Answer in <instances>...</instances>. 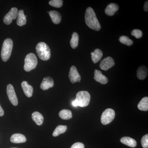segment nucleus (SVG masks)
I'll return each instance as SVG.
<instances>
[{"label":"nucleus","instance_id":"nucleus-1","mask_svg":"<svg viewBox=\"0 0 148 148\" xmlns=\"http://www.w3.org/2000/svg\"><path fill=\"white\" fill-rule=\"evenodd\" d=\"M85 20L88 27L92 30L100 31L101 26L93 9L88 8L85 14Z\"/></svg>","mask_w":148,"mask_h":148},{"label":"nucleus","instance_id":"nucleus-2","mask_svg":"<svg viewBox=\"0 0 148 148\" xmlns=\"http://www.w3.org/2000/svg\"><path fill=\"white\" fill-rule=\"evenodd\" d=\"M90 99V95L88 91H79L77 93L76 97L72 103V105L74 107H86L89 105Z\"/></svg>","mask_w":148,"mask_h":148},{"label":"nucleus","instance_id":"nucleus-3","mask_svg":"<svg viewBox=\"0 0 148 148\" xmlns=\"http://www.w3.org/2000/svg\"><path fill=\"white\" fill-rule=\"evenodd\" d=\"M36 50L38 56L43 61H47L50 58V49L45 43H38L36 47Z\"/></svg>","mask_w":148,"mask_h":148},{"label":"nucleus","instance_id":"nucleus-4","mask_svg":"<svg viewBox=\"0 0 148 148\" xmlns=\"http://www.w3.org/2000/svg\"><path fill=\"white\" fill-rule=\"evenodd\" d=\"M13 46V41L10 38H7L3 42L1 52V57L4 62H6L10 57Z\"/></svg>","mask_w":148,"mask_h":148},{"label":"nucleus","instance_id":"nucleus-5","mask_svg":"<svg viewBox=\"0 0 148 148\" xmlns=\"http://www.w3.org/2000/svg\"><path fill=\"white\" fill-rule=\"evenodd\" d=\"M38 64V59L34 53H29L26 56L24 60V70L29 72L36 68Z\"/></svg>","mask_w":148,"mask_h":148},{"label":"nucleus","instance_id":"nucleus-6","mask_svg":"<svg viewBox=\"0 0 148 148\" xmlns=\"http://www.w3.org/2000/svg\"><path fill=\"white\" fill-rule=\"evenodd\" d=\"M115 116V113L113 109L108 108L103 112L101 117L102 124L106 125L112 121Z\"/></svg>","mask_w":148,"mask_h":148},{"label":"nucleus","instance_id":"nucleus-7","mask_svg":"<svg viewBox=\"0 0 148 148\" xmlns=\"http://www.w3.org/2000/svg\"><path fill=\"white\" fill-rule=\"evenodd\" d=\"M7 93L12 104L14 106H17L18 104V99L12 85L9 84L7 86Z\"/></svg>","mask_w":148,"mask_h":148},{"label":"nucleus","instance_id":"nucleus-8","mask_svg":"<svg viewBox=\"0 0 148 148\" xmlns=\"http://www.w3.org/2000/svg\"><path fill=\"white\" fill-rule=\"evenodd\" d=\"M18 13V9L16 8H12L7 14L3 18V22L7 25H9L12 20L16 19Z\"/></svg>","mask_w":148,"mask_h":148},{"label":"nucleus","instance_id":"nucleus-9","mask_svg":"<svg viewBox=\"0 0 148 148\" xmlns=\"http://www.w3.org/2000/svg\"><path fill=\"white\" fill-rule=\"evenodd\" d=\"M69 77L72 83L74 84L76 82H80L81 77L75 66H72L70 69Z\"/></svg>","mask_w":148,"mask_h":148},{"label":"nucleus","instance_id":"nucleus-10","mask_svg":"<svg viewBox=\"0 0 148 148\" xmlns=\"http://www.w3.org/2000/svg\"><path fill=\"white\" fill-rule=\"evenodd\" d=\"M115 62L114 59L112 57L109 56L104 58L101 61L100 67L101 69L107 71L114 66Z\"/></svg>","mask_w":148,"mask_h":148},{"label":"nucleus","instance_id":"nucleus-11","mask_svg":"<svg viewBox=\"0 0 148 148\" xmlns=\"http://www.w3.org/2000/svg\"><path fill=\"white\" fill-rule=\"evenodd\" d=\"M94 79L102 84H106L108 82V78L102 74L101 71L95 70L94 71Z\"/></svg>","mask_w":148,"mask_h":148},{"label":"nucleus","instance_id":"nucleus-12","mask_svg":"<svg viewBox=\"0 0 148 148\" xmlns=\"http://www.w3.org/2000/svg\"><path fill=\"white\" fill-rule=\"evenodd\" d=\"M54 82L50 77H45L43 79L40 84V88L43 90H47L50 88L53 87Z\"/></svg>","mask_w":148,"mask_h":148},{"label":"nucleus","instance_id":"nucleus-13","mask_svg":"<svg viewBox=\"0 0 148 148\" xmlns=\"http://www.w3.org/2000/svg\"><path fill=\"white\" fill-rule=\"evenodd\" d=\"M119 9V6L117 4L111 3L108 6L105 10V13L107 15L112 16Z\"/></svg>","mask_w":148,"mask_h":148},{"label":"nucleus","instance_id":"nucleus-14","mask_svg":"<svg viewBox=\"0 0 148 148\" xmlns=\"http://www.w3.org/2000/svg\"><path fill=\"white\" fill-rule=\"evenodd\" d=\"M21 87L23 89L24 94L28 98H30L33 95V88L26 81H23L21 83Z\"/></svg>","mask_w":148,"mask_h":148},{"label":"nucleus","instance_id":"nucleus-15","mask_svg":"<svg viewBox=\"0 0 148 148\" xmlns=\"http://www.w3.org/2000/svg\"><path fill=\"white\" fill-rule=\"evenodd\" d=\"M10 141L12 143L16 144L24 143L27 141V138L22 134L16 133L12 135L10 138Z\"/></svg>","mask_w":148,"mask_h":148},{"label":"nucleus","instance_id":"nucleus-16","mask_svg":"<svg viewBox=\"0 0 148 148\" xmlns=\"http://www.w3.org/2000/svg\"><path fill=\"white\" fill-rule=\"evenodd\" d=\"M148 75V69L147 67L144 65L139 67L137 71V77L140 80H143L146 78Z\"/></svg>","mask_w":148,"mask_h":148},{"label":"nucleus","instance_id":"nucleus-17","mask_svg":"<svg viewBox=\"0 0 148 148\" xmlns=\"http://www.w3.org/2000/svg\"><path fill=\"white\" fill-rule=\"evenodd\" d=\"M16 18V24L20 27L24 26L27 23V18L24 14V11L22 10L18 11Z\"/></svg>","mask_w":148,"mask_h":148},{"label":"nucleus","instance_id":"nucleus-18","mask_svg":"<svg viewBox=\"0 0 148 148\" xmlns=\"http://www.w3.org/2000/svg\"><path fill=\"white\" fill-rule=\"evenodd\" d=\"M91 59L94 64H96L103 57V53L99 49H96L93 52H91Z\"/></svg>","mask_w":148,"mask_h":148},{"label":"nucleus","instance_id":"nucleus-19","mask_svg":"<svg viewBox=\"0 0 148 148\" xmlns=\"http://www.w3.org/2000/svg\"><path fill=\"white\" fill-rule=\"evenodd\" d=\"M120 141L123 144L130 147H135L137 146V142L136 140L130 137H123L121 139Z\"/></svg>","mask_w":148,"mask_h":148},{"label":"nucleus","instance_id":"nucleus-20","mask_svg":"<svg viewBox=\"0 0 148 148\" xmlns=\"http://www.w3.org/2000/svg\"><path fill=\"white\" fill-rule=\"evenodd\" d=\"M49 13L52 22L54 24H58L61 22V16L58 12L54 10L51 11Z\"/></svg>","mask_w":148,"mask_h":148},{"label":"nucleus","instance_id":"nucleus-21","mask_svg":"<svg viewBox=\"0 0 148 148\" xmlns=\"http://www.w3.org/2000/svg\"><path fill=\"white\" fill-rule=\"evenodd\" d=\"M32 118L37 125H42L43 123V116L42 114L39 112H35L33 113L32 114Z\"/></svg>","mask_w":148,"mask_h":148},{"label":"nucleus","instance_id":"nucleus-22","mask_svg":"<svg viewBox=\"0 0 148 148\" xmlns=\"http://www.w3.org/2000/svg\"><path fill=\"white\" fill-rule=\"evenodd\" d=\"M138 108L141 111H147L148 110V98H143L138 104Z\"/></svg>","mask_w":148,"mask_h":148},{"label":"nucleus","instance_id":"nucleus-23","mask_svg":"<svg viewBox=\"0 0 148 148\" xmlns=\"http://www.w3.org/2000/svg\"><path fill=\"white\" fill-rule=\"evenodd\" d=\"M59 116L61 119L64 120H69L72 118L71 111L68 110H61L59 113Z\"/></svg>","mask_w":148,"mask_h":148},{"label":"nucleus","instance_id":"nucleus-24","mask_svg":"<svg viewBox=\"0 0 148 148\" xmlns=\"http://www.w3.org/2000/svg\"><path fill=\"white\" fill-rule=\"evenodd\" d=\"M79 35L76 32H74L72 35V38L70 41V44L72 48H76L78 45Z\"/></svg>","mask_w":148,"mask_h":148},{"label":"nucleus","instance_id":"nucleus-25","mask_svg":"<svg viewBox=\"0 0 148 148\" xmlns=\"http://www.w3.org/2000/svg\"><path fill=\"white\" fill-rule=\"evenodd\" d=\"M67 129L66 125H59L56 127L53 131V137H57L60 134L64 133L66 132Z\"/></svg>","mask_w":148,"mask_h":148},{"label":"nucleus","instance_id":"nucleus-26","mask_svg":"<svg viewBox=\"0 0 148 148\" xmlns=\"http://www.w3.org/2000/svg\"><path fill=\"white\" fill-rule=\"evenodd\" d=\"M119 40L121 43L128 46L132 45L133 43V41L126 36H123L120 37Z\"/></svg>","mask_w":148,"mask_h":148},{"label":"nucleus","instance_id":"nucleus-27","mask_svg":"<svg viewBox=\"0 0 148 148\" xmlns=\"http://www.w3.org/2000/svg\"><path fill=\"white\" fill-rule=\"evenodd\" d=\"M49 3L53 7L60 8L63 5V1L62 0H51Z\"/></svg>","mask_w":148,"mask_h":148},{"label":"nucleus","instance_id":"nucleus-28","mask_svg":"<svg viewBox=\"0 0 148 148\" xmlns=\"http://www.w3.org/2000/svg\"><path fill=\"white\" fill-rule=\"evenodd\" d=\"M131 35L135 37L136 38H140L143 36V32L139 29H134L131 32Z\"/></svg>","mask_w":148,"mask_h":148},{"label":"nucleus","instance_id":"nucleus-29","mask_svg":"<svg viewBox=\"0 0 148 148\" xmlns=\"http://www.w3.org/2000/svg\"><path fill=\"white\" fill-rule=\"evenodd\" d=\"M141 144L144 148H148V135L147 134L143 136L141 140Z\"/></svg>","mask_w":148,"mask_h":148},{"label":"nucleus","instance_id":"nucleus-30","mask_svg":"<svg viewBox=\"0 0 148 148\" xmlns=\"http://www.w3.org/2000/svg\"><path fill=\"white\" fill-rule=\"evenodd\" d=\"M71 148H84V145L82 143H77L74 144Z\"/></svg>","mask_w":148,"mask_h":148},{"label":"nucleus","instance_id":"nucleus-31","mask_svg":"<svg viewBox=\"0 0 148 148\" xmlns=\"http://www.w3.org/2000/svg\"><path fill=\"white\" fill-rule=\"evenodd\" d=\"M144 9L145 11L147 12L148 11V1H146L144 4Z\"/></svg>","mask_w":148,"mask_h":148},{"label":"nucleus","instance_id":"nucleus-32","mask_svg":"<svg viewBox=\"0 0 148 148\" xmlns=\"http://www.w3.org/2000/svg\"><path fill=\"white\" fill-rule=\"evenodd\" d=\"M4 114V112L2 108H1V105H0V116H3Z\"/></svg>","mask_w":148,"mask_h":148},{"label":"nucleus","instance_id":"nucleus-33","mask_svg":"<svg viewBox=\"0 0 148 148\" xmlns=\"http://www.w3.org/2000/svg\"></svg>","mask_w":148,"mask_h":148}]
</instances>
